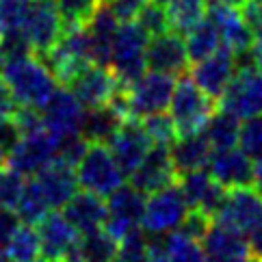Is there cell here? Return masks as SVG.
I'll return each mask as SVG.
<instances>
[{
  "label": "cell",
  "instance_id": "816d5d0a",
  "mask_svg": "<svg viewBox=\"0 0 262 262\" xmlns=\"http://www.w3.org/2000/svg\"><path fill=\"white\" fill-rule=\"evenodd\" d=\"M7 161H9V152H7V149H5L3 145H0V167H5V165H7Z\"/></svg>",
  "mask_w": 262,
  "mask_h": 262
},
{
  "label": "cell",
  "instance_id": "f5cc1de1",
  "mask_svg": "<svg viewBox=\"0 0 262 262\" xmlns=\"http://www.w3.org/2000/svg\"><path fill=\"white\" fill-rule=\"evenodd\" d=\"M219 3H226V5H232V7H241L245 0H219Z\"/></svg>",
  "mask_w": 262,
  "mask_h": 262
},
{
  "label": "cell",
  "instance_id": "8d00e7d4",
  "mask_svg": "<svg viewBox=\"0 0 262 262\" xmlns=\"http://www.w3.org/2000/svg\"><path fill=\"white\" fill-rule=\"evenodd\" d=\"M145 249H147V232L143 228H137L119 241L113 262H143Z\"/></svg>",
  "mask_w": 262,
  "mask_h": 262
},
{
  "label": "cell",
  "instance_id": "f907efd6",
  "mask_svg": "<svg viewBox=\"0 0 262 262\" xmlns=\"http://www.w3.org/2000/svg\"><path fill=\"white\" fill-rule=\"evenodd\" d=\"M254 189L262 195V161H256V165H254Z\"/></svg>",
  "mask_w": 262,
  "mask_h": 262
},
{
  "label": "cell",
  "instance_id": "d4e9b609",
  "mask_svg": "<svg viewBox=\"0 0 262 262\" xmlns=\"http://www.w3.org/2000/svg\"><path fill=\"white\" fill-rule=\"evenodd\" d=\"M61 212L78 230V234H87V232L104 228L106 214H108L104 198H100V195L85 191V189L74 193L70 202L61 208Z\"/></svg>",
  "mask_w": 262,
  "mask_h": 262
},
{
  "label": "cell",
  "instance_id": "277c9868",
  "mask_svg": "<svg viewBox=\"0 0 262 262\" xmlns=\"http://www.w3.org/2000/svg\"><path fill=\"white\" fill-rule=\"evenodd\" d=\"M76 176L80 189L96 193L100 198H108L126 182V173L106 143H89L76 165Z\"/></svg>",
  "mask_w": 262,
  "mask_h": 262
},
{
  "label": "cell",
  "instance_id": "7a4b0ae2",
  "mask_svg": "<svg viewBox=\"0 0 262 262\" xmlns=\"http://www.w3.org/2000/svg\"><path fill=\"white\" fill-rule=\"evenodd\" d=\"M149 35L137 20L119 22V29L113 39V54H111V70L117 76L121 87H130L133 82L143 76L147 70L145 50Z\"/></svg>",
  "mask_w": 262,
  "mask_h": 262
},
{
  "label": "cell",
  "instance_id": "d6a6232c",
  "mask_svg": "<svg viewBox=\"0 0 262 262\" xmlns=\"http://www.w3.org/2000/svg\"><path fill=\"white\" fill-rule=\"evenodd\" d=\"M50 210L52 208H50L48 200H46V195L41 193L39 184L35 182V178H29L24 184V191L20 195V202L15 206V212H17V217H20V221L37 226Z\"/></svg>",
  "mask_w": 262,
  "mask_h": 262
},
{
  "label": "cell",
  "instance_id": "484cf974",
  "mask_svg": "<svg viewBox=\"0 0 262 262\" xmlns=\"http://www.w3.org/2000/svg\"><path fill=\"white\" fill-rule=\"evenodd\" d=\"M169 149H171V158H173L178 176L208 167L210 154H212V145L208 143V139L204 137V133L178 137L169 145Z\"/></svg>",
  "mask_w": 262,
  "mask_h": 262
},
{
  "label": "cell",
  "instance_id": "d6986e66",
  "mask_svg": "<svg viewBox=\"0 0 262 262\" xmlns=\"http://www.w3.org/2000/svg\"><path fill=\"white\" fill-rule=\"evenodd\" d=\"M145 63L147 70L165 72L171 76H180L189 70V54L180 33L167 31L161 35L149 37L147 50H145Z\"/></svg>",
  "mask_w": 262,
  "mask_h": 262
},
{
  "label": "cell",
  "instance_id": "681fc988",
  "mask_svg": "<svg viewBox=\"0 0 262 262\" xmlns=\"http://www.w3.org/2000/svg\"><path fill=\"white\" fill-rule=\"evenodd\" d=\"M247 241H249L251 256H254V258H262V226L251 232L249 236H247Z\"/></svg>",
  "mask_w": 262,
  "mask_h": 262
},
{
  "label": "cell",
  "instance_id": "4316f807",
  "mask_svg": "<svg viewBox=\"0 0 262 262\" xmlns=\"http://www.w3.org/2000/svg\"><path fill=\"white\" fill-rule=\"evenodd\" d=\"M119 241L106 228L80 234L78 243L65 262H113Z\"/></svg>",
  "mask_w": 262,
  "mask_h": 262
},
{
  "label": "cell",
  "instance_id": "ac0fdd59",
  "mask_svg": "<svg viewBox=\"0 0 262 262\" xmlns=\"http://www.w3.org/2000/svg\"><path fill=\"white\" fill-rule=\"evenodd\" d=\"M180 189L184 193V200L189 204L191 210H200L208 217H214L219 210V206L226 198V186L219 184L212 178V173L206 169H195V171H186L180 173Z\"/></svg>",
  "mask_w": 262,
  "mask_h": 262
},
{
  "label": "cell",
  "instance_id": "f35d334b",
  "mask_svg": "<svg viewBox=\"0 0 262 262\" xmlns=\"http://www.w3.org/2000/svg\"><path fill=\"white\" fill-rule=\"evenodd\" d=\"M137 22L143 26V31H145L149 37L171 31V29H169V17H167L165 7L158 5V3H154V0H147V5L141 9V13L137 15Z\"/></svg>",
  "mask_w": 262,
  "mask_h": 262
},
{
  "label": "cell",
  "instance_id": "cb8c5ba5",
  "mask_svg": "<svg viewBox=\"0 0 262 262\" xmlns=\"http://www.w3.org/2000/svg\"><path fill=\"white\" fill-rule=\"evenodd\" d=\"M87 35H89V46H91V63L104 65L111 68V54H113V39L119 29V20L115 13L111 11L106 0L96 7V11L85 22Z\"/></svg>",
  "mask_w": 262,
  "mask_h": 262
},
{
  "label": "cell",
  "instance_id": "7dc6e473",
  "mask_svg": "<svg viewBox=\"0 0 262 262\" xmlns=\"http://www.w3.org/2000/svg\"><path fill=\"white\" fill-rule=\"evenodd\" d=\"M15 100L11 96V91H9V87L5 85V80L0 78V117H9V115H13L15 113Z\"/></svg>",
  "mask_w": 262,
  "mask_h": 262
},
{
  "label": "cell",
  "instance_id": "db71d44e",
  "mask_svg": "<svg viewBox=\"0 0 262 262\" xmlns=\"http://www.w3.org/2000/svg\"><path fill=\"white\" fill-rule=\"evenodd\" d=\"M3 65H5V52H3V46H0V70H3Z\"/></svg>",
  "mask_w": 262,
  "mask_h": 262
},
{
  "label": "cell",
  "instance_id": "2e32d148",
  "mask_svg": "<svg viewBox=\"0 0 262 262\" xmlns=\"http://www.w3.org/2000/svg\"><path fill=\"white\" fill-rule=\"evenodd\" d=\"M238 70V57L228 46H221L210 57H206L198 63H193L191 78L198 82L204 93H208L212 100H219L221 93L230 85L232 76Z\"/></svg>",
  "mask_w": 262,
  "mask_h": 262
},
{
  "label": "cell",
  "instance_id": "603a6c76",
  "mask_svg": "<svg viewBox=\"0 0 262 262\" xmlns=\"http://www.w3.org/2000/svg\"><path fill=\"white\" fill-rule=\"evenodd\" d=\"M33 178H35V182L39 184V189L46 195V200H48L52 210L63 208V206L70 202L72 195L80 189L76 167L70 165L68 161H63L59 156L54 158V161H50Z\"/></svg>",
  "mask_w": 262,
  "mask_h": 262
},
{
  "label": "cell",
  "instance_id": "ee69618b",
  "mask_svg": "<svg viewBox=\"0 0 262 262\" xmlns=\"http://www.w3.org/2000/svg\"><path fill=\"white\" fill-rule=\"evenodd\" d=\"M106 5L111 7V11L115 13L119 22H133L147 5V0H106Z\"/></svg>",
  "mask_w": 262,
  "mask_h": 262
},
{
  "label": "cell",
  "instance_id": "c3c4849f",
  "mask_svg": "<svg viewBox=\"0 0 262 262\" xmlns=\"http://www.w3.org/2000/svg\"><path fill=\"white\" fill-rule=\"evenodd\" d=\"M251 63L262 72V29L254 33V43H251Z\"/></svg>",
  "mask_w": 262,
  "mask_h": 262
},
{
  "label": "cell",
  "instance_id": "9a60e30c",
  "mask_svg": "<svg viewBox=\"0 0 262 262\" xmlns=\"http://www.w3.org/2000/svg\"><path fill=\"white\" fill-rule=\"evenodd\" d=\"M108 149L113 152L115 161L124 169L126 176L133 173L139 163L145 158L147 149L152 147V139L147 137L143 124L137 117H126L121 121V126L113 133V137L108 139Z\"/></svg>",
  "mask_w": 262,
  "mask_h": 262
},
{
  "label": "cell",
  "instance_id": "f1b7e54d",
  "mask_svg": "<svg viewBox=\"0 0 262 262\" xmlns=\"http://www.w3.org/2000/svg\"><path fill=\"white\" fill-rule=\"evenodd\" d=\"M165 11L169 17V29L186 35L206 17L208 0H169L165 5Z\"/></svg>",
  "mask_w": 262,
  "mask_h": 262
},
{
  "label": "cell",
  "instance_id": "6f0895ef",
  "mask_svg": "<svg viewBox=\"0 0 262 262\" xmlns=\"http://www.w3.org/2000/svg\"><path fill=\"white\" fill-rule=\"evenodd\" d=\"M251 262H262V258H254V260H251Z\"/></svg>",
  "mask_w": 262,
  "mask_h": 262
},
{
  "label": "cell",
  "instance_id": "1f68e13d",
  "mask_svg": "<svg viewBox=\"0 0 262 262\" xmlns=\"http://www.w3.org/2000/svg\"><path fill=\"white\" fill-rule=\"evenodd\" d=\"M5 256L9 262H37L41 258V243L37 228L31 223H20L7 245Z\"/></svg>",
  "mask_w": 262,
  "mask_h": 262
},
{
  "label": "cell",
  "instance_id": "7bdbcfd3",
  "mask_svg": "<svg viewBox=\"0 0 262 262\" xmlns=\"http://www.w3.org/2000/svg\"><path fill=\"white\" fill-rule=\"evenodd\" d=\"M210 223H212V217H208V214H204V212H200V210H191V208H189V214L184 217L182 226L178 228V230L184 232V234H189V236H193V238L202 241V236L206 234V230L210 228Z\"/></svg>",
  "mask_w": 262,
  "mask_h": 262
},
{
  "label": "cell",
  "instance_id": "5bb4252c",
  "mask_svg": "<svg viewBox=\"0 0 262 262\" xmlns=\"http://www.w3.org/2000/svg\"><path fill=\"white\" fill-rule=\"evenodd\" d=\"M206 17L217 26L223 46H228L236 57H249L251 43H254V31L243 17L241 7H232L219 3V0H208Z\"/></svg>",
  "mask_w": 262,
  "mask_h": 262
},
{
  "label": "cell",
  "instance_id": "ba28073f",
  "mask_svg": "<svg viewBox=\"0 0 262 262\" xmlns=\"http://www.w3.org/2000/svg\"><path fill=\"white\" fill-rule=\"evenodd\" d=\"M214 219L221 226L238 232L243 236H249L256 228L262 226V195L254 186L228 189Z\"/></svg>",
  "mask_w": 262,
  "mask_h": 262
},
{
  "label": "cell",
  "instance_id": "74e56055",
  "mask_svg": "<svg viewBox=\"0 0 262 262\" xmlns=\"http://www.w3.org/2000/svg\"><path fill=\"white\" fill-rule=\"evenodd\" d=\"M26 178L11 169L9 165L0 167V206H9V208L15 210L17 202H20V195L24 191Z\"/></svg>",
  "mask_w": 262,
  "mask_h": 262
},
{
  "label": "cell",
  "instance_id": "ffe728a7",
  "mask_svg": "<svg viewBox=\"0 0 262 262\" xmlns=\"http://www.w3.org/2000/svg\"><path fill=\"white\" fill-rule=\"evenodd\" d=\"M35 228L39 234L43 260H68L80 236L78 230L65 219V214L57 210H50Z\"/></svg>",
  "mask_w": 262,
  "mask_h": 262
},
{
  "label": "cell",
  "instance_id": "680465c9",
  "mask_svg": "<svg viewBox=\"0 0 262 262\" xmlns=\"http://www.w3.org/2000/svg\"><path fill=\"white\" fill-rule=\"evenodd\" d=\"M254 3H260V5H262V0H254Z\"/></svg>",
  "mask_w": 262,
  "mask_h": 262
},
{
  "label": "cell",
  "instance_id": "3957f363",
  "mask_svg": "<svg viewBox=\"0 0 262 262\" xmlns=\"http://www.w3.org/2000/svg\"><path fill=\"white\" fill-rule=\"evenodd\" d=\"M214 113V100L200 89L191 76L176 80V87L169 100V115L173 119L178 137L202 133L206 121Z\"/></svg>",
  "mask_w": 262,
  "mask_h": 262
},
{
  "label": "cell",
  "instance_id": "83f0119b",
  "mask_svg": "<svg viewBox=\"0 0 262 262\" xmlns=\"http://www.w3.org/2000/svg\"><path fill=\"white\" fill-rule=\"evenodd\" d=\"M126 117L111 104L104 106H96V108H87L85 117H82V126H80V135L87 139L89 143H108V139L113 137V133L121 126V121Z\"/></svg>",
  "mask_w": 262,
  "mask_h": 262
},
{
  "label": "cell",
  "instance_id": "6da1fadb",
  "mask_svg": "<svg viewBox=\"0 0 262 262\" xmlns=\"http://www.w3.org/2000/svg\"><path fill=\"white\" fill-rule=\"evenodd\" d=\"M0 78L11 91L17 106L41 108L57 91V78L37 54L7 59L0 70Z\"/></svg>",
  "mask_w": 262,
  "mask_h": 262
},
{
  "label": "cell",
  "instance_id": "ab89813d",
  "mask_svg": "<svg viewBox=\"0 0 262 262\" xmlns=\"http://www.w3.org/2000/svg\"><path fill=\"white\" fill-rule=\"evenodd\" d=\"M33 0H0V33L22 29Z\"/></svg>",
  "mask_w": 262,
  "mask_h": 262
},
{
  "label": "cell",
  "instance_id": "bcb514c9",
  "mask_svg": "<svg viewBox=\"0 0 262 262\" xmlns=\"http://www.w3.org/2000/svg\"><path fill=\"white\" fill-rule=\"evenodd\" d=\"M241 13L245 17V22L251 26V31H258L262 29V5L260 3H254V0H245L241 5Z\"/></svg>",
  "mask_w": 262,
  "mask_h": 262
},
{
  "label": "cell",
  "instance_id": "e575fe53",
  "mask_svg": "<svg viewBox=\"0 0 262 262\" xmlns=\"http://www.w3.org/2000/svg\"><path fill=\"white\" fill-rule=\"evenodd\" d=\"M238 147L251 161H262V113L243 119L238 133Z\"/></svg>",
  "mask_w": 262,
  "mask_h": 262
},
{
  "label": "cell",
  "instance_id": "b9f144b4",
  "mask_svg": "<svg viewBox=\"0 0 262 262\" xmlns=\"http://www.w3.org/2000/svg\"><path fill=\"white\" fill-rule=\"evenodd\" d=\"M20 223L22 221H20V217H17V212L13 208L0 206V256H5L9 241H11L15 230L20 228Z\"/></svg>",
  "mask_w": 262,
  "mask_h": 262
},
{
  "label": "cell",
  "instance_id": "4fadbf2b",
  "mask_svg": "<svg viewBox=\"0 0 262 262\" xmlns=\"http://www.w3.org/2000/svg\"><path fill=\"white\" fill-rule=\"evenodd\" d=\"M143 208H145V195L133 184H121L117 191L108 195L106 202L108 214L104 228L117 241H121L128 232L141 228Z\"/></svg>",
  "mask_w": 262,
  "mask_h": 262
},
{
  "label": "cell",
  "instance_id": "52a82bcc",
  "mask_svg": "<svg viewBox=\"0 0 262 262\" xmlns=\"http://www.w3.org/2000/svg\"><path fill=\"white\" fill-rule=\"evenodd\" d=\"M176 87V76L156 70H145L143 76H139L133 85L126 87V100L130 117L141 119L145 115L161 113L169 108V100Z\"/></svg>",
  "mask_w": 262,
  "mask_h": 262
},
{
  "label": "cell",
  "instance_id": "5b68a950",
  "mask_svg": "<svg viewBox=\"0 0 262 262\" xmlns=\"http://www.w3.org/2000/svg\"><path fill=\"white\" fill-rule=\"evenodd\" d=\"M186 214H189V204L184 200V193L180 184L171 182L145 195L141 228L147 232V236H165L182 226Z\"/></svg>",
  "mask_w": 262,
  "mask_h": 262
},
{
  "label": "cell",
  "instance_id": "e0dca14e",
  "mask_svg": "<svg viewBox=\"0 0 262 262\" xmlns=\"http://www.w3.org/2000/svg\"><path fill=\"white\" fill-rule=\"evenodd\" d=\"M176 165L171 158V149L169 145H158L154 143L147 149V154L137 169L130 173V184L137 186L143 195H149L163 186L176 182Z\"/></svg>",
  "mask_w": 262,
  "mask_h": 262
},
{
  "label": "cell",
  "instance_id": "9f6ffc18",
  "mask_svg": "<svg viewBox=\"0 0 262 262\" xmlns=\"http://www.w3.org/2000/svg\"><path fill=\"white\" fill-rule=\"evenodd\" d=\"M0 262H9V260H7V256H0Z\"/></svg>",
  "mask_w": 262,
  "mask_h": 262
},
{
  "label": "cell",
  "instance_id": "8992f818",
  "mask_svg": "<svg viewBox=\"0 0 262 262\" xmlns=\"http://www.w3.org/2000/svg\"><path fill=\"white\" fill-rule=\"evenodd\" d=\"M219 106L238 119H249L262 113V72L254 63L238 65L230 85L219 98Z\"/></svg>",
  "mask_w": 262,
  "mask_h": 262
},
{
  "label": "cell",
  "instance_id": "9c48e42d",
  "mask_svg": "<svg viewBox=\"0 0 262 262\" xmlns=\"http://www.w3.org/2000/svg\"><path fill=\"white\" fill-rule=\"evenodd\" d=\"M59 154V141L48 130H35V133H24L20 141L9 152L7 165L11 169L20 171L24 178H33L39 173L50 161H54Z\"/></svg>",
  "mask_w": 262,
  "mask_h": 262
},
{
  "label": "cell",
  "instance_id": "8fae6325",
  "mask_svg": "<svg viewBox=\"0 0 262 262\" xmlns=\"http://www.w3.org/2000/svg\"><path fill=\"white\" fill-rule=\"evenodd\" d=\"M65 87H70V91L78 98V102L85 108L104 106L115 98V93L119 89H124L119 85L113 70L98 63L85 65Z\"/></svg>",
  "mask_w": 262,
  "mask_h": 262
},
{
  "label": "cell",
  "instance_id": "7c38bea8",
  "mask_svg": "<svg viewBox=\"0 0 262 262\" xmlns=\"http://www.w3.org/2000/svg\"><path fill=\"white\" fill-rule=\"evenodd\" d=\"M65 22L57 7V0H33L29 13L24 17L22 31L29 37L35 54H41L52 48L63 35Z\"/></svg>",
  "mask_w": 262,
  "mask_h": 262
},
{
  "label": "cell",
  "instance_id": "44dd1931",
  "mask_svg": "<svg viewBox=\"0 0 262 262\" xmlns=\"http://www.w3.org/2000/svg\"><path fill=\"white\" fill-rule=\"evenodd\" d=\"M208 171L226 189L254 184V161L238 145L212 149L210 161H208Z\"/></svg>",
  "mask_w": 262,
  "mask_h": 262
},
{
  "label": "cell",
  "instance_id": "d590c367",
  "mask_svg": "<svg viewBox=\"0 0 262 262\" xmlns=\"http://www.w3.org/2000/svg\"><path fill=\"white\" fill-rule=\"evenodd\" d=\"M141 124L145 128L147 137L152 139V143H158V145H171L176 139H178V133H176V126H173V119L169 113H152V115H145L141 117Z\"/></svg>",
  "mask_w": 262,
  "mask_h": 262
},
{
  "label": "cell",
  "instance_id": "836d02e7",
  "mask_svg": "<svg viewBox=\"0 0 262 262\" xmlns=\"http://www.w3.org/2000/svg\"><path fill=\"white\" fill-rule=\"evenodd\" d=\"M165 245L169 251L171 262H206L202 241L189 236L180 230L165 234Z\"/></svg>",
  "mask_w": 262,
  "mask_h": 262
},
{
  "label": "cell",
  "instance_id": "11a10c76",
  "mask_svg": "<svg viewBox=\"0 0 262 262\" xmlns=\"http://www.w3.org/2000/svg\"><path fill=\"white\" fill-rule=\"evenodd\" d=\"M37 262H65V260H43L41 258V260H37Z\"/></svg>",
  "mask_w": 262,
  "mask_h": 262
},
{
  "label": "cell",
  "instance_id": "f6af8a7d",
  "mask_svg": "<svg viewBox=\"0 0 262 262\" xmlns=\"http://www.w3.org/2000/svg\"><path fill=\"white\" fill-rule=\"evenodd\" d=\"M143 262H171L169 251H167V245H165V238L163 236L147 238V249H145Z\"/></svg>",
  "mask_w": 262,
  "mask_h": 262
},
{
  "label": "cell",
  "instance_id": "60d3db41",
  "mask_svg": "<svg viewBox=\"0 0 262 262\" xmlns=\"http://www.w3.org/2000/svg\"><path fill=\"white\" fill-rule=\"evenodd\" d=\"M102 0H57L65 24H85Z\"/></svg>",
  "mask_w": 262,
  "mask_h": 262
},
{
  "label": "cell",
  "instance_id": "30bf717a",
  "mask_svg": "<svg viewBox=\"0 0 262 262\" xmlns=\"http://www.w3.org/2000/svg\"><path fill=\"white\" fill-rule=\"evenodd\" d=\"M85 106L78 102V98L70 91V87L59 89L50 96V100L41 106L43 128L57 139L63 141L68 137L80 135L82 117H85Z\"/></svg>",
  "mask_w": 262,
  "mask_h": 262
},
{
  "label": "cell",
  "instance_id": "4dcf8cb0",
  "mask_svg": "<svg viewBox=\"0 0 262 262\" xmlns=\"http://www.w3.org/2000/svg\"><path fill=\"white\" fill-rule=\"evenodd\" d=\"M184 46H186L189 61L198 63V61H202L206 57H210L214 50H219L223 46V41H221V35L217 31V26H214L208 17H204L195 29H191L189 33H186Z\"/></svg>",
  "mask_w": 262,
  "mask_h": 262
},
{
  "label": "cell",
  "instance_id": "f546056e",
  "mask_svg": "<svg viewBox=\"0 0 262 262\" xmlns=\"http://www.w3.org/2000/svg\"><path fill=\"white\" fill-rule=\"evenodd\" d=\"M238 117H234L228 111H214L210 115V119L206 121L204 126V137L208 139V143L212 145V149H221V147H232L238 145V133H241V124Z\"/></svg>",
  "mask_w": 262,
  "mask_h": 262
},
{
  "label": "cell",
  "instance_id": "7402d4cb",
  "mask_svg": "<svg viewBox=\"0 0 262 262\" xmlns=\"http://www.w3.org/2000/svg\"><path fill=\"white\" fill-rule=\"evenodd\" d=\"M202 247L206 262H251L249 241L247 236L234 232L221 223H210L202 236Z\"/></svg>",
  "mask_w": 262,
  "mask_h": 262
}]
</instances>
